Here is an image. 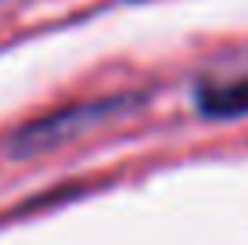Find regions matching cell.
Listing matches in <instances>:
<instances>
[{
	"instance_id": "6da1fadb",
	"label": "cell",
	"mask_w": 248,
	"mask_h": 245,
	"mask_svg": "<svg viewBox=\"0 0 248 245\" xmlns=\"http://www.w3.org/2000/svg\"><path fill=\"white\" fill-rule=\"evenodd\" d=\"M198 101H202V112H209V115L248 112V76L241 83H230V87H205Z\"/></svg>"
}]
</instances>
